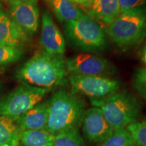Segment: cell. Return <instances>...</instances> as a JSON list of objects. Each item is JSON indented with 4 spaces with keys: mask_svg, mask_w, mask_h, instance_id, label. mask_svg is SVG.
<instances>
[{
    "mask_svg": "<svg viewBox=\"0 0 146 146\" xmlns=\"http://www.w3.org/2000/svg\"><path fill=\"white\" fill-rule=\"evenodd\" d=\"M94 107L99 108L114 131L137 122L141 112L140 102L127 91H118Z\"/></svg>",
    "mask_w": 146,
    "mask_h": 146,
    "instance_id": "cell-4",
    "label": "cell"
},
{
    "mask_svg": "<svg viewBox=\"0 0 146 146\" xmlns=\"http://www.w3.org/2000/svg\"><path fill=\"white\" fill-rule=\"evenodd\" d=\"M68 45L84 53H100L108 47V37L103 29L86 14L74 21L63 23Z\"/></svg>",
    "mask_w": 146,
    "mask_h": 146,
    "instance_id": "cell-3",
    "label": "cell"
},
{
    "mask_svg": "<svg viewBox=\"0 0 146 146\" xmlns=\"http://www.w3.org/2000/svg\"><path fill=\"white\" fill-rule=\"evenodd\" d=\"M80 8L94 21L108 25L120 14L118 0H91L88 4Z\"/></svg>",
    "mask_w": 146,
    "mask_h": 146,
    "instance_id": "cell-13",
    "label": "cell"
},
{
    "mask_svg": "<svg viewBox=\"0 0 146 146\" xmlns=\"http://www.w3.org/2000/svg\"><path fill=\"white\" fill-rule=\"evenodd\" d=\"M48 89L23 84L0 100V116L16 121L18 118L39 103Z\"/></svg>",
    "mask_w": 146,
    "mask_h": 146,
    "instance_id": "cell-7",
    "label": "cell"
},
{
    "mask_svg": "<svg viewBox=\"0 0 146 146\" xmlns=\"http://www.w3.org/2000/svg\"><path fill=\"white\" fill-rule=\"evenodd\" d=\"M106 32L119 48H130L141 43L146 36V15L120 13L108 25Z\"/></svg>",
    "mask_w": 146,
    "mask_h": 146,
    "instance_id": "cell-5",
    "label": "cell"
},
{
    "mask_svg": "<svg viewBox=\"0 0 146 146\" xmlns=\"http://www.w3.org/2000/svg\"><path fill=\"white\" fill-rule=\"evenodd\" d=\"M54 135L47 131L35 130L22 131L20 146H54Z\"/></svg>",
    "mask_w": 146,
    "mask_h": 146,
    "instance_id": "cell-17",
    "label": "cell"
},
{
    "mask_svg": "<svg viewBox=\"0 0 146 146\" xmlns=\"http://www.w3.org/2000/svg\"><path fill=\"white\" fill-rule=\"evenodd\" d=\"M49 102L48 119L45 130L53 135L62 131L79 129L85 104L78 95L59 90L52 95Z\"/></svg>",
    "mask_w": 146,
    "mask_h": 146,
    "instance_id": "cell-2",
    "label": "cell"
},
{
    "mask_svg": "<svg viewBox=\"0 0 146 146\" xmlns=\"http://www.w3.org/2000/svg\"><path fill=\"white\" fill-rule=\"evenodd\" d=\"M132 85L139 96L146 100V68H139L135 71Z\"/></svg>",
    "mask_w": 146,
    "mask_h": 146,
    "instance_id": "cell-23",
    "label": "cell"
},
{
    "mask_svg": "<svg viewBox=\"0 0 146 146\" xmlns=\"http://www.w3.org/2000/svg\"><path fill=\"white\" fill-rule=\"evenodd\" d=\"M81 127L84 137L92 143H102L114 131L98 107L85 110Z\"/></svg>",
    "mask_w": 146,
    "mask_h": 146,
    "instance_id": "cell-10",
    "label": "cell"
},
{
    "mask_svg": "<svg viewBox=\"0 0 146 146\" xmlns=\"http://www.w3.org/2000/svg\"><path fill=\"white\" fill-rule=\"evenodd\" d=\"M48 101L39 103L23 115L16 123L21 131L44 130L48 119Z\"/></svg>",
    "mask_w": 146,
    "mask_h": 146,
    "instance_id": "cell-14",
    "label": "cell"
},
{
    "mask_svg": "<svg viewBox=\"0 0 146 146\" xmlns=\"http://www.w3.org/2000/svg\"><path fill=\"white\" fill-rule=\"evenodd\" d=\"M137 146H146V119L127 127Z\"/></svg>",
    "mask_w": 146,
    "mask_h": 146,
    "instance_id": "cell-22",
    "label": "cell"
},
{
    "mask_svg": "<svg viewBox=\"0 0 146 146\" xmlns=\"http://www.w3.org/2000/svg\"><path fill=\"white\" fill-rule=\"evenodd\" d=\"M70 1L77 5H79L80 8H81V7H83L84 5L88 4L91 0H70Z\"/></svg>",
    "mask_w": 146,
    "mask_h": 146,
    "instance_id": "cell-24",
    "label": "cell"
},
{
    "mask_svg": "<svg viewBox=\"0 0 146 146\" xmlns=\"http://www.w3.org/2000/svg\"><path fill=\"white\" fill-rule=\"evenodd\" d=\"M146 51V44L145 45V47H144V50H143V52H145Z\"/></svg>",
    "mask_w": 146,
    "mask_h": 146,
    "instance_id": "cell-27",
    "label": "cell"
},
{
    "mask_svg": "<svg viewBox=\"0 0 146 146\" xmlns=\"http://www.w3.org/2000/svg\"><path fill=\"white\" fill-rule=\"evenodd\" d=\"M54 146H85V144L78 129H72L54 135Z\"/></svg>",
    "mask_w": 146,
    "mask_h": 146,
    "instance_id": "cell-18",
    "label": "cell"
},
{
    "mask_svg": "<svg viewBox=\"0 0 146 146\" xmlns=\"http://www.w3.org/2000/svg\"><path fill=\"white\" fill-rule=\"evenodd\" d=\"M52 12L61 23L74 21L81 18L85 13L79 6L70 0H48Z\"/></svg>",
    "mask_w": 146,
    "mask_h": 146,
    "instance_id": "cell-15",
    "label": "cell"
},
{
    "mask_svg": "<svg viewBox=\"0 0 146 146\" xmlns=\"http://www.w3.org/2000/svg\"><path fill=\"white\" fill-rule=\"evenodd\" d=\"M68 81L72 94L88 97L94 106L116 94L121 87L118 80L108 76L70 74Z\"/></svg>",
    "mask_w": 146,
    "mask_h": 146,
    "instance_id": "cell-6",
    "label": "cell"
},
{
    "mask_svg": "<svg viewBox=\"0 0 146 146\" xmlns=\"http://www.w3.org/2000/svg\"><path fill=\"white\" fill-rule=\"evenodd\" d=\"M64 56L41 50L18 69L16 76L24 84L46 89L63 86L68 83Z\"/></svg>",
    "mask_w": 146,
    "mask_h": 146,
    "instance_id": "cell-1",
    "label": "cell"
},
{
    "mask_svg": "<svg viewBox=\"0 0 146 146\" xmlns=\"http://www.w3.org/2000/svg\"><path fill=\"white\" fill-rule=\"evenodd\" d=\"M100 146H137L127 128L113 131L110 136Z\"/></svg>",
    "mask_w": 146,
    "mask_h": 146,
    "instance_id": "cell-19",
    "label": "cell"
},
{
    "mask_svg": "<svg viewBox=\"0 0 146 146\" xmlns=\"http://www.w3.org/2000/svg\"><path fill=\"white\" fill-rule=\"evenodd\" d=\"M21 47L0 45V66L18 61L23 57Z\"/></svg>",
    "mask_w": 146,
    "mask_h": 146,
    "instance_id": "cell-20",
    "label": "cell"
},
{
    "mask_svg": "<svg viewBox=\"0 0 146 146\" xmlns=\"http://www.w3.org/2000/svg\"><path fill=\"white\" fill-rule=\"evenodd\" d=\"M39 43L43 50L50 54L64 56L66 51L65 38L47 10L42 14Z\"/></svg>",
    "mask_w": 146,
    "mask_h": 146,
    "instance_id": "cell-11",
    "label": "cell"
},
{
    "mask_svg": "<svg viewBox=\"0 0 146 146\" xmlns=\"http://www.w3.org/2000/svg\"><path fill=\"white\" fill-rule=\"evenodd\" d=\"M143 60L144 62L146 64V51L145 52H143Z\"/></svg>",
    "mask_w": 146,
    "mask_h": 146,
    "instance_id": "cell-25",
    "label": "cell"
},
{
    "mask_svg": "<svg viewBox=\"0 0 146 146\" xmlns=\"http://www.w3.org/2000/svg\"><path fill=\"white\" fill-rule=\"evenodd\" d=\"M30 36L16 24L10 14L0 10V45L21 47Z\"/></svg>",
    "mask_w": 146,
    "mask_h": 146,
    "instance_id": "cell-12",
    "label": "cell"
},
{
    "mask_svg": "<svg viewBox=\"0 0 146 146\" xmlns=\"http://www.w3.org/2000/svg\"><path fill=\"white\" fill-rule=\"evenodd\" d=\"M120 13L146 15V0H118Z\"/></svg>",
    "mask_w": 146,
    "mask_h": 146,
    "instance_id": "cell-21",
    "label": "cell"
},
{
    "mask_svg": "<svg viewBox=\"0 0 146 146\" xmlns=\"http://www.w3.org/2000/svg\"><path fill=\"white\" fill-rule=\"evenodd\" d=\"M21 132L12 118L0 116V146H18Z\"/></svg>",
    "mask_w": 146,
    "mask_h": 146,
    "instance_id": "cell-16",
    "label": "cell"
},
{
    "mask_svg": "<svg viewBox=\"0 0 146 146\" xmlns=\"http://www.w3.org/2000/svg\"><path fill=\"white\" fill-rule=\"evenodd\" d=\"M1 8H2V4H1V3L0 2V10H1Z\"/></svg>",
    "mask_w": 146,
    "mask_h": 146,
    "instance_id": "cell-26",
    "label": "cell"
},
{
    "mask_svg": "<svg viewBox=\"0 0 146 146\" xmlns=\"http://www.w3.org/2000/svg\"><path fill=\"white\" fill-rule=\"evenodd\" d=\"M10 15L14 22L29 36L36 33L39 25L37 0H6Z\"/></svg>",
    "mask_w": 146,
    "mask_h": 146,
    "instance_id": "cell-9",
    "label": "cell"
},
{
    "mask_svg": "<svg viewBox=\"0 0 146 146\" xmlns=\"http://www.w3.org/2000/svg\"><path fill=\"white\" fill-rule=\"evenodd\" d=\"M66 68L71 74L83 76L114 75L116 68L106 58L91 53L76 54L66 60Z\"/></svg>",
    "mask_w": 146,
    "mask_h": 146,
    "instance_id": "cell-8",
    "label": "cell"
}]
</instances>
